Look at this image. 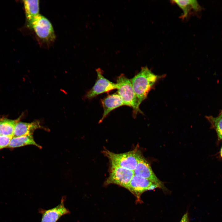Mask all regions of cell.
<instances>
[{"mask_svg": "<svg viewBox=\"0 0 222 222\" xmlns=\"http://www.w3.org/2000/svg\"><path fill=\"white\" fill-rule=\"evenodd\" d=\"M162 77L154 74L145 67L130 80L139 105L146 98L156 83Z\"/></svg>", "mask_w": 222, "mask_h": 222, "instance_id": "6da1fadb", "label": "cell"}, {"mask_svg": "<svg viewBox=\"0 0 222 222\" xmlns=\"http://www.w3.org/2000/svg\"><path fill=\"white\" fill-rule=\"evenodd\" d=\"M117 93L124 105L132 108L134 116L141 112L138 98L134 90L130 80L124 74H121L117 80Z\"/></svg>", "mask_w": 222, "mask_h": 222, "instance_id": "7a4b0ae2", "label": "cell"}, {"mask_svg": "<svg viewBox=\"0 0 222 222\" xmlns=\"http://www.w3.org/2000/svg\"><path fill=\"white\" fill-rule=\"evenodd\" d=\"M104 153L109 159L111 165L120 166L133 171L143 156L138 148L122 153L116 154L108 150L104 151Z\"/></svg>", "mask_w": 222, "mask_h": 222, "instance_id": "3957f363", "label": "cell"}, {"mask_svg": "<svg viewBox=\"0 0 222 222\" xmlns=\"http://www.w3.org/2000/svg\"><path fill=\"white\" fill-rule=\"evenodd\" d=\"M28 26L33 29L40 39L46 42H51L55 39L54 30L50 21L44 16L39 14Z\"/></svg>", "mask_w": 222, "mask_h": 222, "instance_id": "277c9868", "label": "cell"}, {"mask_svg": "<svg viewBox=\"0 0 222 222\" xmlns=\"http://www.w3.org/2000/svg\"><path fill=\"white\" fill-rule=\"evenodd\" d=\"M134 175L133 171L111 165L109 176L105 182V185L115 184L127 189Z\"/></svg>", "mask_w": 222, "mask_h": 222, "instance_id": "5b68a950", "label": "cell"}, {"mask_svg": "<svg viewBox=\"0 0 222 222\" xmlns=\"http://www.w3.org/2000/svg\"><path fill=\"white\" fill-rule=\"evenodd\" d=\"M157 188L158 187L150 180L134 175L126 189L135 196L136 202L141 203V196L143 193Z\"/></svg>", "mask_w": 222, "mask_h": 222, "instance_id": "8992f818", "label": "cell"}, {"mask_svg": "<svg viewBox=\"0 0 222 222\" xmlns=\"http://www.w3.org/2000/svg\"><path fill=\"white\" fill-rule=\"evenodd\" d=\"M134 175L148 179L156 184L164 192H168L163 183L160 180L153 171L151 166L143 156L139 160L134 171Z\"/></svg>", "mask_w": 222, "mask_h": 222, "instance_id": "52a82bcc", "label": "cell"}, {"mask_svg": "<svg viewBox=\"0 0 222 222\" xmlns=\"http://www.w3.org/2000/svg\"><path fill=\"white\" fill-rule=\"evenodd\" d=\"M96 71L97 77L96 82L85 96L88 99H92L100 94L117 89L116 83H113L105 78L101 69H97Z\"/></svg>", "mask_w": 222, "mask_h": 222, "instance_id": "ba28073f", "label": "cell"}, {"mask_svg": "<svg viewBox=\"0 0 222 222\" xmlns=\"http://www.w3.org/2000/svg\"><path fill=\"white\" fill-rule=\"evenodd\" d=\"M65 196H63L59 204L48 210L40 208L39 212L42 215L41 222H57L63 216L70 213L69 210L65 206Z\"/></svg>", "mask_w": 222, "mask_h": 222, "instance_id": "9c48e42d", "label": "cell"}, {"mask_svg": "<svg viewBox=\"0 0 222 222\" xmlns=\"http://www.w3.org/2000/svg\"><path fill=\"white\" fill-rule=\"evenodd\" d=\"M103 107V113L100 120L101 121L109 114L114 109L124 105L123 101L117 93L109 95L101 100Z\"/></svg>", "mask_w": 222, "mask_h": 222, "instance_id": "30bf717a", "label": "cell"}, {"mask_svg": "<svg viewBox=\"0 0 222 222\" xmlns=\"http://www.w3.org/2000/svg\"><path fill=\"white\" fill-rule=\"evenodd\" d=\"M42 128L40 122L38 121L29 123L19 121L15 125L14 137L32 135L35 130Z\"/></svg>", "mask_w": 222, "mask_h": 222, "instance_id": "8fae6325", "label": "cell"}, {"mask_svg": "<svg viewBox=\"0 0 222 222\" xmlns=\"http://www.w3.org/2000/svg\"><path fill=\"white\" fill-rule=\"evenodd\" d=\"M23 115L17 119L12 120L5 117H0V135L14 137V131L17 123L20 121Z\"/></svg>", "mask_w": 222, "mask_h": 222, "instance_id": "7c38bea8", "label": "cell"}, {"mask_svg": "<svg viewBox=\"0 0 222 222\" xmlns=\"http://www.w3.org/2000/svg\"><path fill=\"white\" fill-rule=\"evenodd\" d=\"M23 3L28 24L40 14L38 0H24Z\"/></svg>", "mask_w": 222, "mask_h": 222, "instance_id": "4fadbf2b", "label": "cell"}, {"mask_svg": "<svg viewBox=\"0 0 222 222\" xmlns=\"http://www.w3.org/2000/svg\"><path fill=\"white\" fill-rule=\"evenodd\" d=\"M29 145H33L39 148L42 147L35 141L32 135L13 137L7 147L13 148Z\"/></svg>", "mask_w": 222, "mask_h": 222, "instance_id": "5bb4252c", "label": "cell"}, {"mask_svg": "<svg viewBox=\"0 0 222 222\" xmlns=\"http://www.w3.org/2000/svg\"><path fill=\"white\" fill-rule=\"evenodd\" d=\"M173 1L183 10V18L186 17L192 10L198 11L201 9V7L196 0H174Z\"/></svg>", "mask_w": 222, "mask_h": 222, "instance_id": "9a60e30c", "label": "cell"}, {"mask_svg": "<svg viewBox=\"0 0 222 222\" xmlns=\"http://www.w3.org/2000/svg\"><path fill=\"white\" fill-rule=\"evenodd\" d=\"M206 118L211 124V127L214 129L217 133L218 140H222V111L216 117L207 116Z\"/></svg>", "mask_w": 222, "mask_h": 222, "instance_id": "2e32d148", "label": "cell"}, {"mask_svg": "<svg viewBox=\"0 0 222 222\" xmlns=\"http://www.w3.org/2000/svg\"><path fill=\"white\" fill-rule=\"evenodd\" d=\"M13 137L4 135H0V150L7 148L10 142Z\"/></svg>", "mask_w": 222, "mask_h": 222, "instance_id": "e0dca14e", "label": "cell"}, {"mask_svg": "<svg viewBox=\"0 0 222 222\" xmlns=\"http://www.w3.org/2000/svg\"><path fill=\"white\" fill-rule=\"evenodd\" d=\"M180 222H190L188 212H186V213L184 214Z\"/></svg>", "mask_w": 222, "mask_h": 222, "instance_id": "ac0fdd59", "label": "cell"}, {"mask_svg": "<svg viewBox=\"0 0 222 222\" xmlns=\"http://www.w3.org/2000/svg\"><path fill=\"white\" fill-rule=\"evenodd\" d=\"M220 155L221 157L222 158V146L221 147V148L220 149Z\"/></svg>", "mask_w": 222, "mask_h": 222, "instance_id": "d6986e66", "label": "cell"}, {"mask_svg": "<svg viewBox=\"0 0 222 222\" xmlns=\"http://www.w3.org/2000/svg\"></svg>", "mask_w": 222, "mask_h": 222, "instance_id": "ffe728a7", "label": "cell"}]
</instances>
